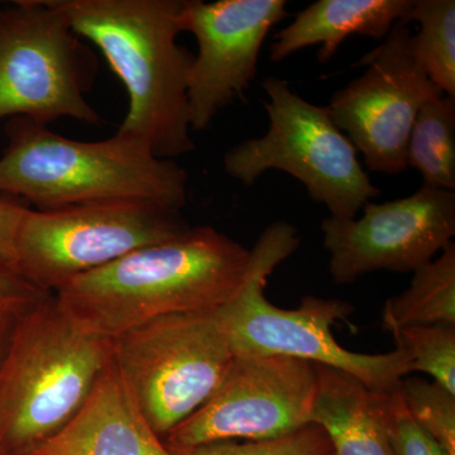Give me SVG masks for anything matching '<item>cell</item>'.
<instances>
[{"instance_id": "6da1fadb", "label": "cell", "mask_w": 455, "mask_h": 455, "mask_svg": "<svg viewBox=\"0 0 455 455\" xmlns=\"http://www.w3.org/2000/svg\"><path fill=\"white\" fill-rule=\"evenodd\" d=\"M251 259V250L215 228L190 227L75 278L55 298L83 331L113 339L157 317L220 309Z\"/></svg>"}, {"instance_id": "7a4b0ae2", "label": "cell", "mask_w": 455, "mask_h": 455, "mask_svg": "<svg viewBox=\"0 0 455 455\" xmlns=\"http://www.w3.org/2000/svg\"><path fill=\"white\" fill-rule=\"evenodd\" d=\"M80 38L97 46L130 98L116 133L140 140L156 157L196 149L188 113L194 55L178 44L185 0H50Z\"/></svg>"}, {"instance_id": "3957f363", "label": "cell", "mask_w": 455, "mask_h": 455, "mask_svg": "<svg viewBox=\"0 0 455 455\" xmlns=\"http://www.w3.org/2000/svg\"><path fill=\"white\" fill-rule=\"evenodd\" d=\"M4 131L0 193L37 211L108 200H147L178 211L187 204V171L139 140L116 133L82 142L23 116L9 119Z\"/></svg>"}, {"instance_id": "277c9868", "label": "cell", "mask_w": 455, "mask_h": 455, "mask_svg": "<svg viewBox=\"0 0 455 455\" xmlns=\"http://www.w3.org/2000/svg\"><path fill=\"white\" fill-rule=\"evenodd\" d=\"M113 341L79 328L55 293L20 311L0 361V447L29 455L79 414Z\"/></svg>"}, {"instance_id": "5b68a950", "label": "cell", "mask_w": 455, "mask_h": 455, "mask_svg": "<svg viewBox=\"0 0 455 455\" xmlns=\"http://www.w3.org/2000/svg\"><path fill=\"white\" fill-rule=\"evenodd\" d=\"M298 229L276 221L251 248L250 271L241 289L218 310L235 355H284L337 368L361 379L371 390L387 392L411 373L398 348L364 355L343 348L331 326L348 323L355 307L340 299L305 296L296 309L275 307L266 299L269 275L299 248Z\"/></svg>"}, {"instance_id": "8992f818", "label": "cell", "mask_w": 455, "mask_h": 455, "mask_svg": "<svg viewBox=\"0 0 455 455\" xmlns=\"http://www.w3.org/2000/svg\"><path fill=\"white\" fill-rule=\"evenodd\" d=\"M268 101V130L227 152L224 170L242 184H254L269 170L283 171L324 204L331 218L353 220L381 196L358 160L348 137L335 125L326 107L315 106L290 89L286 80H263Z\"/></svg>"}, {"instance_id": "52a82bcc", "label": "cell", "mask_w": 455, "mask_h": 455, "mask_svg": "<svg viewBox=\"0 0 455 455\" xmlns=\"http://www.w3.org/2000/svg\"><path fill=\"white\" fill-rule=\"evenodd\" d=\"M218 310L157 317L112 339L122 381L164 440L211 400L232 366Z\"/></svg>"}, {"instance_id": "ba28073f", "label": "cell", "mask_w": 455, "mask_h": 455, "mask_svg": "<svg viewBox=\"0 0 455 455\" xmlns=\"http://www.w3.org/2000/svg\"><path fill=\"white\" fill-rule=\"evenodd\" d=\"M188 228L181 211L147 200L29 208L16 236L18 275L55 293L75 278Z\"/></svg>"}, {"instance_id": "9c48e42d", "label": "cell", "mask_w": 455, "mask_h": 455, "mask_svg": "<svg viewBox=\"0 0 455 455\" xmlns=\"http://www.w3.org/2000/svg\"><path fill=\"white\" fill-rule=\"evenodd\" d=\"M97 66V57L50 0H17L0 8V119L99 124L100 116L85 98Z\"/></svg>"}, {"instance_id": "30bf717a", "label": "cell", "mask_w": 455, "mask_h": 455, "mask_svg": "<svg viewBox=\"0 0 455 455\" xmlns=\"http://www.w3.org/2000/svg\"><path fill=\"white\" fill-rule=\"evenodd\" d=\"M315 391V363L284 355H235L211 400L164 443L176 449L291 435L310 425Z\"/></svg>"}, {"instance_id": "8fae6325", "label": "cell", "mask_w": 455, "mask_h": 455, "mask_svg": "<svg viewBox=\"0 0 455 455\" xmlns=\"http://www.w3.org/2000/svg\"><path fill=\"white\" fill-rule=\"evenodd\" d=\"M411 37L406 23H396L359 61L364 73L326 106L373 172L397 175L407 169V140L416 116L427 100L443 94L416 61Z\"/></svg>"}, {"instance_id": "7c38bea8", "label": "cell", "mask_w": 455, "mask_h": 455, "mask_svg": "<svg viewBox=\"0 0 455 455\" xmlns=\"http://www.w3.org/2000/svg\"><path fill=\"white\" fill-rule=\"evenodd\" d=\"M322 232L335 283L376 271L414 274L453 242L455 194L421 185L412 196L367 203L361 218H326Z\"/></svg>"}, {"instance_id": "4fadbf2b", "label": "cell", "mask_w": 455, "mask_h": 455, "mask_svg": "<svg viewBox=\"0 0 455 455\" xmlns=\"http://www.w3.org/2000/svg\"><path fill=\"white\" fill-rule=\"evenodd\" d=\"M286 5V0H185L182 31L197 42L188 84L191 130H206L250 88L263 42L287 17Z\"/></svg>"}, {"instance_id": "5bb4252c", "label": "cell", "mask_w": 455, "mask_h": 455, "mask_svg": "<svg viewBox=\"0 0 455 455\" xmlns=\"http://www.w3.org/2000/svg\"><path fill=\"white\" fill-rule=\"evenodd\" d=\"M29 455H176L140 414L112 361L64 429Z\"/></svg>"}, {"instance_id": "9a60e30c", "label": "cell", "mask_w": 455, "mask_h": 455, "mask_svg": "<svg viewBox=\"0 0 455 455\" xmlns=\"http://www.w3.org/2000/svg\"><path fill=\"white\" fill-rule=\"evenodd\" d=\"M315 366L310 424L325 431L334 455H394L381 392L344 371Z\"/></svg>"}, {"instance_id": "2e32d148", "label": "cell", "mask_w": 455, "mask_h": 455, "mask_svg": "<svg viewBox=\"0 0 455 455\" xmlns=\"http://www.w3.org/2000/svg\"><path fill=\"white\" fill-rule=\"evenodd\" d=\"M411 5L412 0H317L275 35L269 57L280 62L305 47L322 44L317 60L325 64L350 36L385 40Z\"/></svg>"}, {"instance_id": "e0dca14e", "label": "cell", "mask_w": 455, "mask_h": 455, "mask_svg": "<svg viewBox=\"0 0 455 455\" xmlns=\"http://www.w3.org/2000/svg\"><path fill=\"white\" fill-rule=\"evenodd\" d=\"M386 326L455 325V244L414 272L405 291L386 302Z\"/></svg>"}, {"instance_id": "ac0fdd59", "label": "cell", "mask_w": 455, "mask_h": 455, "mask_svg": "<svg viewBox=\"0 0 455 455\" xmlns=\"http://www.w3.org/2000/svg\"><path fill=\"white\" fill-rule=\"evenodd\" d=\"M406 164L423 185L455 191V98L439 94L419 110L406 147Z\"/></svg>"}, {"instance_id": "d6986e66", "label": "cell", "mask_w": 455, "mask_h": 455, "mask_svg": "<svg viewBox=\"0 0 455 455\" xmlns=\"http://www.w3.org/2000/svg\"><path fill=\"white\" fill-rule=\"evenodd\" d=\"M401 22L420 25L411 37L415 60L439 92L455 98L454 0H412Z\"/></svg>"}, {"instance_id": "ffe728a7", "label": "cell", "mask_w": 455, "mask_h": 455, "mask_svg": "<svg viewBox=\"0 0 455 455\" xmlns=\"http://www.w3.org/2000/svg\"><path fill=\"white\" fill-rule=\"evenodd\" d=\"M396 348L409 358L411 372L429 374L455 394V325L386 326Z\"/></svg>"}, {"instance_id": "44dd1931", "label": "cell", "mask_w": 455, "mask_h": 455, "mask_svg": "<svg viewBox=\"0 0 455 455\" xmlns=\"http://www.w3.org/2000/svg\"><path fill=\"white\" fill-rule=\"evenodd\" d=\"M400 395L415 423L445 454L455 455V394L434 381L403 377Z\"/></svg>"}, {"instance_id": "7402d4cb", "label": "cell", "mask_w": 455, "mask_h": 455, "mask_svg": "<svg viewBox=\"0 0 455 455\" xmlns=\"http://www.w3.org/2000/svg\"><path fill=\"white\" fill-rule=\"evenodd\" d=\"M171 451L176 455H334L325 431L314 424L280 439L243 443L228 440Z\"/></svg>"}, {"instance_id": "603a6c76", "label": "cell", "mask_w": 455, "mask_h": 455, "mask_svg": "<svg viewBox=\"0 0 455 455\" xmlns=\"http://www.w3.org/2000/svg\"><path fill=\"white\" fill-rule=\"evenodd\" d=\"M381 396L394 455H447L407 412L400 386L395 390L381 392Z\"/></svg>"}, {"instance_id": "cb8c5ba5", "label": "cell", "mask_w": 455, "mask_h": 455, "mask_svg": "<svg viewBox=\"0 0 455 455\" xmlns=\"http://www.w3.org/2000/svg\"><path fill=\"white\" fill-rule=\"evenodd\" d=\"M28 204L8 196L0 197V271L17 274L16 236Z\"/></svg>"}, {"instance_id": "d4e9b609", "label": "cell", "mask_w": 455, "mask_h": 455, "mask_svg": "<svg viewBox=\"0 0 455 455\" xmlns=\"http://www.w3.org/2000/svg\"><path fill=\"white\" fill-rule=\"evenodd\" d=\"M49 295L20 275L0 271V309L23 310Z\"/></svg>"}, {"instance_id": "484cf974", "label": "cell", "mask_w": 455, "mask_h": 455, "mask_svg": "<svg viewBox=\"0 0 455 455\" xmlns=\"http://www.w3.org/2000/svg\"><path fill=\"white\" fill-rule=\"evenodd\" d=\"M20 311L22 310L0 309V361H2L3 355H4L5 348H7L14 323H16L17 315Z\"/></svg>"}, {"instance_id": "4316f807", "label": "cell", "mask_w": 455, "mask_h": 455, "mask_svg": "<svg viewBox=\"0 0 455 455\" xmlns=\"http://www.w3.org/2000/svg\"><path fill=\"white\" fill-rule=\"evenodd\" d=\"M0 455H7V454H5V451H3L2 447H0Z\"/></svg>"}]
</instances>
